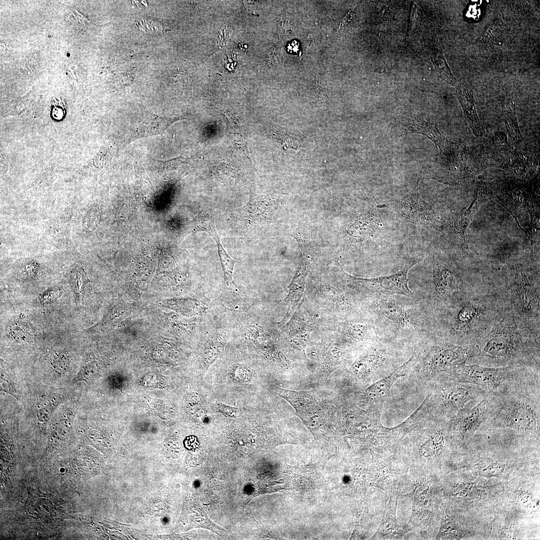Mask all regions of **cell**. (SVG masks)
<instances>
[{"mask_svg":"<svg viewBox=\"0 0 540 540\" xmlns=\"http://www.w3.org/2000/svg\"><path fill=\"white\" fill-rule=\"evenodd\" d=\"M420 260L418 256L406 258L404 266L397 272L390 275L372 278H358L338 270L339 274L350 288L360 293L366 292H378L404 296L410 298L418 297L408 286V274L410 269Z\"/></svg>","mask_w":540,"mask_h":540,"instance_id":"4","label":"cell"},{"mask_svg":"<svg viewBox=\"0 0 540 540\" xmlns=\"http://www.w3.org/2000/svg\"><path fill=\"white\" fill-rule=\"evenodd\" d=\"M273 390L292 406L297 415L308 427L317 426L324 422V413L312 392L289 390L277 386Z\"/></svg>","mask_w":540,"mask_h":540,"instance_id":"7","label":"cell"},{"mask_svg":"<svg viewBox=\"0 0 540 540\" xmlns=\"http://www.w3.org/2000/svg\"><path fill=\"white\" fill-rule=\"evenodd\" d=\"M139 28L144 32L154 36L162 34L163 28L158 22L142 20L137 22Z\"/></svg>","mask_w":540,"mask_h":540,"instance_id":"29","label":"cell"},{"mask_svg":"<svg viewBox=\"0 0 540 540\" xmlns=\"http://www.w3.org/2000/svg\"><path fill=\"white\" fill-rule=\"evenodd\" d=\"M490 400L486 421L491 426L512 429L526 436L539 434V376L514 380L496 394L490 395Z\"/></svg>","mask_w":540,"mask_h":540,"instance_id":"1","label":"cell"},{"mask_svg":"<svg viewBox=\"0 0 540 540\" xmlns=\"http://www.w3.org/2000/svg\"><path fill=\"white\" fill-rule=\"evenodd\" d=\"M468 350L450 343L433 346L424 360V368L430 374L451 371L457 364L466 361Z\"/></svg>","mask_w":540,"mask_h":540,"instance_id":"9","label":"cell"},{"mask_svg":"<svg viewBox=\"0 0 540 540\" xmlns=\"http://www.w3.org/2000/svg\"><path fill=\"white\" fill-rule=\"evenodd\" d=\"M500 328L480 345H477L478 352L470 357L480 356L488 358L494 363H512L515 360L522 356L524 348L514 336Z\"/></svg>","mask_w":540,"mask_h":540,"instance_id":"6","label":"cell"},{"mask_svg":"<svg viewBox=\"0 0 540 540\" xmlns=\"http://www.w3.org/2000/svg\"><path fill=\"white\" fill-rule=\"evenodd\" d=\"M320 291L326 298L345 310H352L354 308L353 302L344 292L330 284H322L320 286Z\"/></svg>","mask_w":540,"mask_h":540,"instance_id":"19","label":"cell"},{"mask_svg":"<svg viewBox=\"0 0 540 540\" xmlns=\"http://www.w3.org/2000/svg\"><path fill=\"white\" fill-rule=\"evenodd\" d=\"M458 100L463 108L467 118L470 121L478 122L475 109L473 96L471 92L462 86L456 88Z\"/></svg>","mask_w":540,"mask_h":540,"instance_id":"24","label":"cell"},{"mask_svg":"<svg viewBox=\"0 0 540 540\" xmlns=\"http://www.w3.org/2000/svg\"><path fill=\"white\" fill-rule=\"evenodd\" d=\"M300 260L294 278L288 286V292L284 302L288 306L286 316L280 322H287L298 304L305 288L306 276L312 259V246L308 244L299 246Z\"/></svg>","mask_w":540,"mask_h":540,"instance_id":"10","label":"cell"},{"mask_svg":"<svg viewBox=\"0 0 540 540\" xmlns=\"http://www.w3.org/2000/svg\"><path fill=\"white\" fill-rule=\"evenodd\" d=\"M403 134L419 132L432 139L440 148L444 146V138L432 124L422 120L414 119L404 120L402 124Z\"/></svg>","mask_w":540,"mask_h":540,"instance_id":"16","label":"cell"},{"mask_svg":"<svg viewBox=\"0 0 540 540\" xmlns=\"http://www.w3.org/2000/svg\"><path fill=\"white\" fill-rule=\"evenodd\" d=\"M482 200L476 198L470 205V207L465 210L458 218L456 220L454 226L455 228L462 235L464 239V234L467 227L469 225L474 214L479 208Z\"/></svg>","mask_w":540,"mask_h":540,"instance_id":"25","label":"cell"},{"mask_svg":"<svg viewBox=\"0 0 540 540\" xmlns=\"http://www.w3.org/2000/svg\"><path fill=\"white\" fill-rule=\"evenodd\" d=\"M434 291L437 298L446 301L456 288L454 273L448 263L438 255L432 256Z\"/></svg>","mask_w":540,"mask_h":540,"instance_id":"11","label":"cell"},{"mask_svg":"<svg viewBox=\"0 0 540 540\" xmlns=\"http://www.w3.org/2000/svg\"><path fill=\"white\" fill-rule=\"evenodd\" d=\"M451 372L452 377L458 382L479 386L489 395L496 394L510 382L530 375L512 366L468 365L466 361L456 365Z\"/></svg>","mask_w":540,"mask_h":540,"instance_id":"3","label":"cell"},{"mask_svg":"<svg viewBox=\"0 0 540 540\" xmlns=\"http://www.w3.org/2000/svg\"><path fill=\"white\" fill-rule=\"evenodd\" d=\"M444 446L445 438L442 432L436 431L422 445L420 453L426 457L436 456L443 451Z\"/></svg>","mask_w":540,"mask_h":540,"instance_id":"22","label":"cell"},{"mask_svg":"<svg viewBox=\"0 0 540 540\" xmlns=\"http://www.w3.org/2000/svg\"><path fill=\"white\" fill-rule=\"evenodd\" d=\"M230 374L234 380L240 383L251 382L254 376L252 370L248 366L240 364L231 366Z\"/></svg>","mask_w":540,"mask_h":540,"instance_id":"28","label":"cell"},{"mask_svg":"<svg viewBox=\"0 0 540 540\" xmlns=\"http://www.w3.org/2000/svg\"><path fill=\"white\" fill-rule=\"evenodd\" d=\"M419 362L416 352L402 366L396 369L388 376L374 382L366 390L367 394L372 398H378L388 394L390 389L396 380L408 374Z\"/></svg>","mask_w":540,"mask_h":540,"instance_id":"14","label":"cell"},{"mask_svg":"<svg viewBox=\"0 0 540 540\" xmlns=\"http://www.w3.org/2000/svg\"><path fill=\"white\" fill-rule=\"evenodd\" d=\"M345 351L339 344H332L325 346L321 351V360L324 366L332 370L344 358Z\"/></svg>","mask_w":540,"mask_h":540,"instance_id":"21","label":"cell"},{"mask_svg":"<svg viewBox=\"0 0 540 540\" xmlns=\"http://www.w3.org/2000/svg\"><path fill=\"white\" fill-rule=\"evenodd\" d=\"M70 364V356L67 353L62 352L55 354L50 363L53 371L60 375L64 374L68 372Z\"/></svg>","mask_w":540,"mask_h":540,"instance_id":"27","label":"cell"},{"mask_svg":"<svg viewBox=\"0 0 540 540\" xmlns=\"http://www.w3.org/2000/svg\"><path fill=\"white\" fill-rule=\"evenodd\" d=\"M196 231L208 232L216 242L225 284L228 288L236 290V286L232 278L236 261L229 256L222 246L214 220L210 218H208L206 221L196 228Z\"/></svg>","mask_w":540,"mask_h":540,"instance_id":"13","label":"cell"},{"mask_svg":"<svg viewBox=\"0 0 540 540\" xmlns=\"http://www.w3.org/2000/svg\"><path fill=\"white\" fill-rule=\"evenodd\" d=\"M217 410L224 416L230 418H240L242 416V412L239 408L222 402L217 404Z\"/></svg>","mask_w":540,"mask_h":540,"instance_id":"30","label":"cell"},{"mask_svg":"<svg viewBox=\"0 0 540 540\" xmlns=\"http://www.w3.org/2000/svg\"><path fill=\"white\" fill-rule=\"evenodd\" d=\"M339 329L342 338L349 343L374 342L380 340V334L370 320L366 322H344Z\"/></svg>","mask_w":540,"mask_h":540,"instance_id":"12","label":"cell"},{"mask_svg":"<svg viewBox=\"0 0 540 540\" xmlns=\"http://www.w3.org/2000/svg\"><path fill=\"white\" fill-rule=\"evenodd\" d=\"M435 53L436 56L434 58V63L437 70L446 82L455 86L457 83L456 79L451 72L442 52L437 49Z\"/></svg>","mask_w":540,"mask_h":540,"instance_id":"26","label":"cell"},{"mask_svg":"<svg viewBox=\"0 0 540 540\" xmlns=\"http://www.w3.org/2000/svg\"><path fill=\"white\" fill-rule=\"evenodd\" d=\"M490 410V396L472 406H464L453 417L452 425L461 442L470 440L475 432L489 418Z\"/></svg>","mask_w":540,"mask_h":540,"instance_id":"8","label":"cell"},{"mask_svg":"<svg viewBox=\"0 0 540 540\" xmlns=\"http://www.w3.org/2000/svg\"><path fill=\"white\" fill-rule=\"evenodd\" d=\"M363 298L369 320L380 334L418 338L424 332V320L418 296L366 292Z\"/></svg>","mask_w":540,"mask_h":540,"instance_id":"2","label":"cell"},{"mask_svg":"<svg viewBox=\"0 0 540 540\" xmlns=\"http://www.w3.org/2000/svg\"><path fill=\"white\" fill-rule=\"evenodd\" d=\"M285 330L291 338L299 334L308 333L310 330V326L302 314L300 312H296L293 314L292 316L287 322Z\"/></svg>","mask_w":540,"mask_h":540,"instance_id":"23","label":"cell"},{"mask_svg":"<svg viewBox=\"0 0 540 540\" xmlns=\"http://www.w3.org/2000/svg\"><path fill=\"white\" fill-rule=\"evenodd\" d=\"M0 378L1 389L6 392L10 394L15 398H17L18 396V392L14 384L10 378L8 379V376L6 374V372H4L3 371L1 372Z\"/></svg>","mask_w":540,"mask_h":540,"instance_id":"31","label":"cell"},{"mask_svg":"<svg viewBox=\"0 0 540 540\" xmlns=\"http://www.w3.org/2000/svg\"><path fill=\"white\" fill-rule=\"evenodd\" d=\"M226 118L227 120L230 124H232L234 126H237L239 124L240 122L236 118V116L233 114L232 113L228 111L220 110Z\"/></svg>","mask_w":540,"mask_h":540,"instance_id":"32","label":"cell"},{"mask_svg":"<svg viewBox=\"0 0 540 540\" xmlns=\"http://www.w3.org/2000/svg\"><path fill=\"white\" fill-rule=\"evenodd\" d=\"M228 338L227 332H220L214 334L206 342L202 356L204 374L220 356L224 350Z\"/></svg>","mask_w":540,"mask_h":540,"instance_id":"17","label":"cell"},{"mask_svg":"<svg viewBox=\"0 0 540 540\" xmlns=\"http://www.w3.org/2000/svg\"><path fill=\"white\" fill-rule=\"evenodd\" d=\"M418 176L414 188L403 196L389 204H377L382 208L393 212L402 223L409 224L418 228L436 226L441 222L431 205L426 202L418 192Z\"/></svg>","mask_w":540,"mask_h":540,"instance_id":"5","label":"cell"},{"mask_svg":"<svg viewBox=\"0 0 540 540\" xmlns=\"http://www.w3.org/2000/svg\"><path fill=\"white\" fill-rule=\"evenodd\" d=\"M248 336L264 354L282 364L287 363L284 356L276 349L270 338L259 328L252 326L248 330Z\"/></svg>","mask_w":540,"mask_h":540,"instance_id":"18","label":"cell"},{"mask_svg":"<svg viewBox=\"0 0 540 540\" xmlns=\"http://www.w3.org/2000/svg\"><path fill=\"white\" fill-rule=\"evenodd\" d=\"M59 399L54 394H44L40 396L36 404V416L40 422H46L51 418Z\"/></svg>","mask_w":540,"mask_h":540,"instance_id":"20","label":"cell"},{"mask_svg":"<svg viewBox=\"0 0 540 540\" xmlns=\"http://www.w3.org/2000/svg\"><path fill=\"white\" fill-rule=\"evenodd\" d=\"M516 290L518 302L522 310L528 314L539 311V298L534 293L526 277L522 272H517Z\"/></svg>","mask_w":540,"mask_h":540,"instance_id":"15","label":"cell"}]
</instances>
